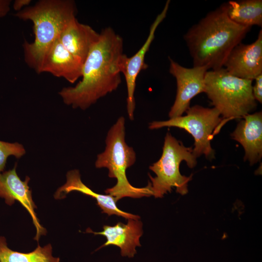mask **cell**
Returning <instances> with one entry per match:
<instances>
[{"label":"cell","instance_id":"5bb4252c","mask_svg":"<svg viewBox=\"0 0 262 262\" xmlns=\"http://www.w3.org/2000/svg\"><path fill=\"white\" fill-rule=\"evenodd\" d=\"M242 119L231 136L243 146L244 160L252 165L262 157V112L248 114Z\"/></svg>","mask_w":262,"mask_h":262},{"label":"cell","instance_id":"ba28073f","mask_svg":"<svg viewBox=\"0 0 262 262\" xmlns=\"http://www.w3.org/2000/svg\"><path fill=\"white\" fill-rule=\"evenodd\" d=\"M169 73L177 82V94L169 117L182 115L190 107L191 100L197 95L204 92L205 76L209 69L207 66L184 67L168 57Z\"/></svg>","mask_w":262,"mask_h":262},{"label":"cell","instance_id":"4fadbf2b","mask_svg":"<svg viewBox=\"0 0 262 262\" xmlns=\"http://www.w3.org/2000/svg\"><path fill=\"white\" fill-rule=\"evenodd\" d=\"M83 64L72 55L58 39L47 51L39 73L48 72L71 83L82 77Z\"/></svg>","mask_w":262,"mask_h":262},{"label":"cell","instance_id":"52a82bcc","mask_svg":"<svg viewBox=\"0 0 262 262\" xmlns=\"http://www.w3.org/2000/svg\"><path fill=\"white\" fill-rule=\"evenodd\" d=\"M186 115L180 116L165 121H154L149 123L150 130L164 127H177L190 133L194 139L193 154L197 158L204 155L206 158H214L211 141L222 121L219 112L215 108H206L196 105L189 107Z\"/></svg>","mask_w":262,"mask_h":262},{"label":"cell","instance_id":"7402d4cb","mask_svg":"<svg viewBox=\"0 0 262 262\" xmlns=\"http://www.w3.org/2000/svg\"><path fill=\"white\" fill-rule=\"evenodd\" d=\"M31 1V0H16L14 1L13 8L16 11L19 12L26 7Z\"/></svg>","mask_w":262,"mask_h":262},{"label":"cell","instance_id":"5b68a950","mask_svg":"<svg viewBox=\"0 0 262 262\" xmlns=\"http://www.w3.org/2000/svg\"><path fill=\"white\" fill-rule=\"evenodd\" d=\"M205 90L211 104L222 115L216 134L227 121L242 118L257 107L252 91V80L232 76L222 67L207 71Z\"/></svg>","mask_w":262,"mask_h":262},{"label":"cell","instance_id":"7c38bea8","mask_svg":"<svg viewBox=\"0 0 262 262\" xmlns=\"http://www.w3.org/2000/svg\"><path fill=\"white\" fill-rule=\"evenodd\" d=\"M128 220L126 224L118 222L113 226L104 225L103 230L100 232H94L90 228L86 232L102 235L106 238V242L97 250L102 247L114 245L121 249L122 256L132 258L136 253V247L141 246L139 240L143 233V224L139 219Z\"/></svg>","mask_w":262,"mask_h":262},{"label":"cell","instance_id":"277c9868","mask_svg":"<svg viewBox=\"0 0 262 262\" xmlns=\"http://www.w3.org/2000/svg\"><path fill=\"white\" fill-rule=\"evenodd\" d=\"M105 150L97 155L95 166L108 169V176L116 179L115 186L105 193L117 201L125 197L141 198L152 196L150 183L144 187H136L130 184L126 176L127 169L136 161L133 147L125 141V118L120 116L108 131Z\"/></svg>","mask_w":262,"mask_h":262},{"label":"cell","instance_id":"d6986e66","mask_svg":"<svg viewBox=\"0 0 262 262\" xmlns=\"http://www.w3.org/2000/svg\"><path fill=\"white\" fill-rule=\"evenodd\" d=\"M25 153L24 147L18 143H11L0 141V173L3 172L9 156L20 158Z\"/></svg>","mask_w":262,"mask_h":262},{"label":"cell","instance_id":"8992f818","mask_svg":"<svg viewBox=\"0 0 262 262\" xmlns=\"http://www.w3.org/2000/svg\"><path fill=\"white\" fill-rule=\"evenodd\" d=\"M183 161L190 168L196 165V158L193 154L192 147H186L168 132L160 158L149 167L156 174L155 177L148 174L152 196L163 197L167 192H171L173 187H176V192L181 195L187 193L188 183L192 175L186 177L180 173V165Z\"/></svg>","mask_w":262,"mask_h":262},{"label":"cell","instance_id":"3957f363","mask_svg":"<svg viewBox=\"0 0 262 262\" xmlns=\"http://www.w3.org/2000/svg\"><path fill=\"white\" fill-rule=\"evenodd\" d=\"M76 6L71 0H41L15 16L33 23L34 40L23 45L24 60L37 73L47 51L58 39L67 23L76 17Z\"/></svg>","mask_w":262,"mask_h":262},{"label":"cell","instance_id":"ffe728a7","mask_svg":"<svg viewBox=\"0 0 262 262\" xmlns=\"http://www.w3.org/2000/svg\"><path fill=\"white\" fill-rule=\"evenodd\" d=\"M255 83L252 86L254 97L256 101L262 103V74L259 75L255 79Z\"/></svg>","mask_w":262,"mask_h":262},{"label":"cell","instance_id":"9a60e30c","mask_svg":"<svg viewBox=\"0 0 262 262\" xmlns=\"http://www.w3.org/2000/svg\"><path fill=\"white\" fill-rule=\"evenodd\" d=\"M99 36L100 33L80 23L75 17L67 23L59 39L63 46L83 64Z\"/></svg>","mask_w":262,"mask_h":262},{"label":"cell","instance_id":"8fae6325","mask_svg":"<svg viewBox=\"0 0 262 262\" xmlns=\"http://www.w3.org/2000/svg\"><path fill=\"white\" fill-rule=\"evenodd\" d=\"M16 164L11 170L0 173V197L5 199L8 205H13L16 201L19 202L30 213L33 225L36 229L34 238L38 241L41 235L46 234V229L40 224L34 209L37 208L32 196L28 176L24 181L20 180L16 172Z\"/></svg>","mask_w":262,"mask_h":262},{"label":"cell","instance_id":"9c48e42d","mask_svg":"<svg viewBox=\"0 0 262 262\" xmlns=\"http://www.w3.org/2000/svg\"><path fill=\"white\" fill-rule=\"evenodd\" d=\"M170 0L166 1L164 9L158 15L151 25L148 35L144 44L139 50L133 56L128 57L123 54L120 65L121 73L124 75L127 85V111L129 119H134L135 109L134 92L137 77L142 70L147 68L145 63V57L155 37L156 29L160 23L165 18L168 10Z\"/></svg>","mask_w":262,"mask_h":262},{"label":"cell","instance_id":"7a4b0ae2","mask_svg":"<svg viewBox=\"0 0 262 262\" xmlns=\"http://www.w3.org/2000/svg\"><path fill=\"white\" fill-rule=\"evenodd\" d=\"M251 28L229 17L226 2L209 12L183 36L193 66H206L212 70L223 67L230 51Z\"/></svg>","mask_w":262,"mask_h":262},{"label":"cell","instance_id":"6da1fadb","mask_svg":"<svg viewBox=\"0 0 262 262\" xmlns=\"http://www.w3.org/2000/svg\"><path fill=\"white\" fill-rule=\"evenodd\" d=\"M123 54L122 38L111 27L102 30L83 64L82 80L59 92L64 102L85 110L116 90L121 82L120 65Z\"/></svg>","mask_w":262,"mask_h":262},{"label":"cell","instance_id":"30bf717a","mask_svg":"<svg viewBox=\"0 0 262 262\" xmlns=\"http://www.w3.org/2000/svg\"><path fill=\"white\" fill-rule=\"evenodd\" d=\"M223 67L230 75L253 80L262 74V30L252 43H240L230 51Z\"/></svg>","mask_w":262,"mask_h":262},{"label":"cell","instance_id":"ac0fdd59","mask_svg":"<svg viewBox=\"0 0 262 262\" xmlns=\"http://www.w3.org/2000/svg\"><path fill=\"white\" fill-rule=\"evenodd\" d=\"M60 260L52 256L50 244L43 247L38 245L33 251L22 253L9 248L5 237L0 236V262H60Z\"/></svg>","mask_w":262,"mask_h":262},{"label":"cell","instance_id":"2e32d148","mask_svg":"<svg viewBox=\"0 0 262 262\" xmlns=\"http://www.w3.org/2000/svg\"><path fill=\"white\" fill-rule=\"evenodd\" d=\"M66 177V183L59 187L54 194V197L55 199L64 198L69 193L77 191L95 198L97 202V205L102 210V213L107 214L109 216L115 214L127 219H139L140 218L138 215L120 210L116 204L117 201L111 195L98 194L89 188L82 181L81 175L78 170L74 169L69 171Z\"/></svg>","mask_w":262,"mask_h":262},{"label":"cell","instance_id":"e0dca14e","mask_svg":"<svg viewBox=\"0 0 262 262\" xmlns=\"http://www.w3.org/2000/svg\"><path fill=\"white\" fill-rule=\"evenodd\" d=\"M229 17L239 25L262 26V0H229L226 2Z\"/></svg>","mask_w":262,"mask_h":262},{"label":"cell","instance_id":"44dd1931","mask_svg":"<svg viewBox=\"0 0 262 262\" xmlns=\"http://www.w3.org/2000/svg\"><path fill=\"white\" fill-rule=\"evenodd\" d=\"M11 0H0V18L5 16L10 11Z\"/></svg>","mask_w":262,"mask_h":262}]
</instances>
